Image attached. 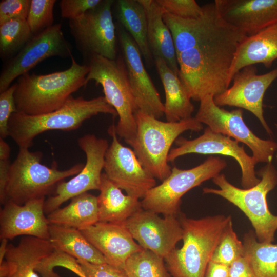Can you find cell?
<instances>
[{
	"label": "cell",
	"instance_id": "6da1fadb",
	"mask_svg": "<svg viewBox=\"0 0 277 277\" xmlns=\"http://www.w3.org/2000/svg\"><path fill=\"white\" fill-rule=\"evenodd\" d=\"M202 6V13L196 18L166 12L163 17L173 37L179 76L191 100L197 102L229 87L238 48L247 36L224 19L214 1Z\"/></svg>",
	"mask_w": 277,
	"mask_h": 277
},
{
	"label": "cell",
	"instance_id": "7a4b0ae2",
	"mask_svg": "<svg viewBox=\"0 0 277 277\" xmlns=\"http://www.w3.org/2000/svg\"><path fill=\"white\" fill-rule=\"evenodd\" d=\"M70 58L71 65L66 70L43 75L28 72L17 78L14 94L17 112L28 115L52 112L86 86L88 66L78 64L72 55Z\"/></svg>",
	"mask_w": 277,
	"mask_h": 277
},
{
	"label": "cell",
	"instance_id": "3957f363",
	"mask_svg": "<svg viewBox=\"0 0 277 277\" xmlns=\"http://www.w3.org/2000/svg\"><path fill=\"white\" fill-rule=\"evenodd\" d=\"M229 215H216L199 219L182 213L183 245L174 248L164 260L172 277H204Z\"/></svg>",
	"mask_w": 277,
	"mask_h": 277
},
{
	"label": "cell",
	"instance_id": "277c9868",
	"mask_svg": "<svg viewBox=\"0 0 277 277\" xmlns=\"http://www.w3.org/2000/svg\"><path fill=\"white\" fill-rule=\"evenodd\" d=\"M100 113L117 116L104 96L86 100L71 96L62 107L49 113L39 115L13 113L9 121V136L19 148H29L34 138L45 131L74 130L84 121Z\"/></svg>",
	"mask_w": 277,
	"mask_h": 277
},
{
	"label": "cell",
	"instance_id": "5b68a950",
	"mask_svg": "<svg viewBox=\"0 0 277 277\" xmlns=\"http://www.w3.org/2000/svg\"><path fill=\"white\" fill-rule=\"evenodd\" d=\"M136 132L127 143L133 148L143 167L163 182L171 173L168 156L172 144L186 131L199 132L203 124L195 117L176 122H164L140 111L135 113Z\"/></svg>",
	"mask_w": 277,
	"mask_h": 277
},
{
	"label": "cell",
	"instance_id": "8992f818",
	"mask_svg": "<svg viewBox=\"0 0 277 277\" xmlns=\"http://www.w3.org/2000/svg\"><path fill=\"white\" fill-rule=\"evenodd\" d=\"M260 182L249 188H240L230 183L224 174L212 179L218 189L205 187L204 194L219 195L241 210L250 221L258 240L272 243L277 230V215L269 211L268 193L277 185V170L272 163L266 164L258 172Z\"/></svg>",
	"mask_w": 277,
	"mask_h": 277
},
{
	"label": "cell",
	"instance_id": "52a82bcc",
	"mask_svg": "<svg viewBox=\"0 0 277 277\" xmlns=\"http://www.w3.org/2000/svg\"><path fill=\"white\" fill-rule=\"evenodd\" d=\"M43 153L21 147L11 163L6 189V202L18 205L54 194L65 179L76 175L84 164L78 163L66 170H58L56 163L49 167L41 163Z\"/></svg>",
	"mask_w": 277,
	"mask_h": 277
},
{
	"label": "cell",
	"instance_id": "ba28073f",
	"mask_svg": "<svg viewBox=\"0 0 277 277\" xmlns=\"http://www.w3.org/2000/svg\"><path fill=\"white\" fill-rule=\"evenodd\" d=\"M87 65L89 70L86 85L90 81H94L102 87L104 97L118 117L115 126L116 134L128 143L136 134L137 110L123 57L120 56L110 60L94 55L88 57Z\"/></svg>",
	"mask_w": 277,
	"mask_h": 277
},
{
	"label": "cell",
	"instance_id": "9c48e42d",
	"mask_svg": "<svg viewBox=\"0 0 277 277\" xmlns=\"http://www.w3.org/2000/svg\"><path fill=\"white\" fill-rule=\"evenodd\" d=\"M226 166L225 160L213 156L191 169H181L174 166L170 175L149 190L142 199V207L164 216H177L182 196L191 189L215 177Z\"/></svg>",
	"mask_w": 277,
	"mask_h": 277
},
{
	"label": "cell",
	"instance_id": "30bf717a",
	"mask_svg": "<svg viewBox=\"0 0 277 277\" xmlns=\"http://www.w3.org/2000/svg\"><path fill=\"white\" fill-rule=\"evenodd\" d=\"M195 118L214 132L228 136L246 145L252 151L256 163H272L277 149V143L258 137L243 120V110L237 108L228 111L217 106L214 96L208 95L200 102Z\"/></svg>",
	"mask_w": 277,
	"mask_h": 277
},
{
	"label": "cell",
	"instance_id": "8fae6325",
	"mask_svg": "<svg viewBox=\"0 0 277 277\" xmlns=\"http://www.w3.org/2000/svg\"><path fill=\"white\" fill-rule=\"evenodd\" d=\"M114 1H102L81 16L69 20L70 32L80 51L86 57H117L115 26L111 7Z\"/></svg>",
	"mask_w": 277,
	"mask_h": 277
},
{
	"label": "cell",
	"instance_id": "7c38bea8",
	"mask_svg": "<svg viewBox=\"0 0 277 277\" xmlns=\"http://www.w3.org/2000/svg\"><path fill=\"white\" fill-rule=\"evenodd\" d=\"M77 143L86 155V163L74 177L60 183L54 194L45 200L44 211L47 215L70 199L90 190H100L108 141L88 134L80 137Z\"/></svg>",
	"mask_w": 277,
	"mask_h": 277
},
{
	"label": "cell",
	"instance_id": "4fadbf2b",
	"mask_svg": "<svg viewBox=\"0 0 277 277\" xmlns=\"http://www.w3.org/2000/svg\"><path fill=\"white\" fill-rule=\"evenodd\" d=\"M108 132L112 142L105 156L104 173L127 195L142 199L156 186L155 179L143 167L134 151L119 142L114 124Z\"/></svg>",
	"mask_w": 277,
	"mask_h": 277
},
{
	"label": "cell",
	"instance_id": "5bb4252c",
	"mask_svg": "<svg viewBox=\"0 0 277 277\" xmlns=\"http://www.w3.org/2000/svg\"><path fill=\"white\" fill-rule=\"evenodd\" d=\"M60 24H56L34 35L23 49L3 68L0 74V93L11 83L44 60L52 56L72 55Z\"/></svg>",
	"mask_w": 277,
	"mask_h": 277
},
{
	"label": "cell",
	"instance_id": "9a60e30c",
	"mask_svg": "<svg viewBox=\"0 0 277 277\" xmlns=\"http://www.w3.org/2000/svg\"><path fill=\"white\" fill-rule=\"evenodd\" d=\"M174 143L176 147L170 150L168 162H173L180 156L190 153L231 156L237 161L240 166L243 188H251L260 181L255 171L256 163L252 156L246 152L244 146H240L236 141L214 132L208 127L197 138L189 140L179 137Z\"/></svg>",
	"mask_w": 277,
	"mask_h": 277
},
{
	"label": "cell",
	"instance_id": "2e32d148",
	"mask_svg": "<svg viewBox=\"0 0 277 277\" xmlns=\"http://www.w3.org/2000/svg\"><path fill=\"white\" fill-rule=\"evenodd\" d=\"M256 71L254 65L239 71L233 77L232 85L214 96V101L220 107L233 106L250 112L271 136L272 131L264 116L263 98L266 90L277 78V68L262 74Z\"/></svg>",
	"mask_w": 277,
	"mask_h": 277
},
{
	"label": "cell",
	"instance_id": "e0dca14e",
	"mask_svg": "<svg viewBox=\"0 0 277 277\" xmlns=\"http://www.w3.org/2000/svg\"><path fill=\"white\" fill-rule=\"evenodd\" d=\"M158 214L142 208L123 224L143 249L165 259L182 240L183 230L176 216Z\"/></svg>",
	"mask_w": 277,
	"mask_h": 277
},
{
	"label": "cell",
	"instance_id": "ac0fdd59",
	"mask_svg": "<svg viewBox=\"0 0 277 277\" xmlns=\"http://www.w3.org/2000/svg\"><path fill=\"white\" fill-rule=\"evenodd\" d=\"M121 27L119 41L136 110L159 119L164 115V104L144 67L139 48Z\"/></svg>",
	"mask_w": 277,
	"mask_h": 277
},
{
	"label": "cell",
	"instance_id": "d6986e66",
	"mask_svg": "<svg viewBox=\"0 0 277 277\" xmlns=\"http://www.w3.org/2000/svg\"><path fill=\"white\" fill-rule=\"evenodd\" d=\"M45 198L18 205L8 201L0 211V238L12 240L25 235L49 240V226L45 216Z\"/></svg>",
	"mask_w": 277,
	"mask_h": 277
},
{
	"label": "cell",
	"instance_id": "ffe728a7",
	"mask_svg": "<svg viewBox=\"0 0 277 277\" xmlns=\"http://www.w3.org/2000/svg\"><path fill=\"white\" fill-rule=\"evenodd\" d=\"M222 17L246 36L277 23V0H215Z\"/></svg>",
	"mask_w": 277,
	"mask_h": 277
},
{
	"label": "cell",
	"instance_id": "44dd1931",
	"mask_svg": "<svg viewBox=\"0 0 277 277\" xmlns=\"http://www.w3.org/2000/svg\"><path fill=\"white\" fill-rule=\"evenodd\" d=\"M81 231L107 264L122 270L129 256L143 249L123 224L98 222Z\"/></svg>",
	"mask_w": 277,
	"mask_h": 277
},
{
	"label": "cell",
	"instance_id": "7402d4cb",
	"mask_svg": "<svg viewBox=\"0 0 277 277\" xmlns=\"http://www.w3.org/2000/svg\"><path fill=\"white\" fill-rule=\"evenodd\" d=\"M54 248L49 240L25 236L18 244H9L5 259L0 264V277H41L37 265Z\"/></svg>",
	"mask_w": 277,
	"mask_h": 277
},
{
	"label": "cell",
	"instance_id": "603a6c76",
	"mask_svg": "<svg viewBox=\"0 0 277 277\" xmlns=\"http://www.w3.org/2000/svg\"><path fill=\"white\" fill-rule=\"evenodd\" d=\"M277 60V23L255 34L247 36L240 44L231 69L230 77L243 68L262 64L267 68Z\"/></svg>",
	"mask_w": 277,
	"mask_h": 277
},
{
	"label": "cell",
	"instance_id": "cb8c5ba5",
	"mask_svg": "<svg viewBox=\"0 0 277 277\" xmlns=\"http://www.w3.org/2000/svg\"><path fill=\"white\" fill-rule=\"evenodd\" d=\"M144 6L147 18V40L153 58L163 59L179 75L174 43L172 34L163 20L166 11L156 0H139Z\"/></svg>",
	"mask_w": 277,
	"mask_h": 277
},
{
	"label": "cell",
	"instance_id": "d4e9b609",
	"mask_svg": "<svg viewBox=\"0 0 277 277\" xmlns=\"http://www.w3.org/2000/svg\"><path fill=\"white\" fill-rule=\"evenodd\" d=\"M97 196L99 222L123 224L142 209L138 199L123 194L103 173Z\"/></svg>",
	"mask_w": 277,
	"mask_h": 277
},
{
	"label": "cell",
	"instance_id": "484cf974",
	"mask_svg": "<svg viewBox=\"0 0 277 277\" xmlns=\"http://www.w3.org/2000/svg\"><path fill=\"white\" fill-rule=\"evenodd\" d=\"M165 95L164 115L166 121L176 122L190 118L194 107L179 75L162 58H154Z\"/></svg>",
	"mask_w": 277,
	"mask_h": 277
},
{
	"label": "cell",
	"instance_id": "4316f807",
	"mask_svg": "<svg viewBox=\"0 0 277 277\" xmlns=\"http://www.w3.org/2000/svg\"><path fill=\"white\" fill-rule=\"evenodd\" d=\"M71 200L67 206L47 215L50 225L81 230L99 222L97 196L86 192Z\"/></svg>",
	"mask_w": 277,
	"mask_h": 277
},
{
	"label": "cell",
	"instance_id": "83f0119b",
	"mask_svg": "<svg viewBox=\"0 0 277 277\" xmlns=\"http://www.w3.org/2000/svg\"><path fill=\"white\" fill-rule=\"evenodd\" d=\"M49 234V240L54 249L76 260H83L94 264L107 263L103 255L87 240L81 230L50 225Z\"/></svg>",
	"mask_w": 277,
	"mask_h": 277
},
{
	"label": "cell",
	"instance_id": "f1b7e54d",
	"mask_svg": "<svg viewBox=\"0 0 277 277\" xmlns=\"http://www.w3.org/2000/svg\"><path fill=\"white\" fill-rule=\"evenodd\" d=\"M116 3L117 19L134 41L146 62L151 64L153 57L148 43L147 18L144 6L139 0H118Z\"/></svg>",
	"mask_w": 277,
	"mask_h": 277
},
{
	"label": "cell",
	"instance_id": "f546056e",
	"mask_svg": "<svg viewBox=\"0 0 277 277\" xmlns=\"http://www.w3.org/2000/svg\"><path fill=\"white\" fill-rule=\"evenodd\" d=\"M243 244L255 277H277V244L259 241L252 230L244 234Z\"/></svg>",
	"mask_w": 277,
	"mask_h": 277
},
{
	"label": "cell",
	"instance_id": "4dcf8cb0",
	"mask_svg": "<svg viewBox=\"0 0 277 277\" xmlns=\"http://www.w3.org/2000/svg\"><path fill=\"white\" fill-rule=\"evenodd\" d=\"M163 258L147 249L128 258L123 270L127 277H172Z\"/></svg>",
	"mask_w": 277,
	"mask_h": 277
},
{
	"label": "cell",
	"instance_id": "1f68e13d",
	"mask_svg": "<svg viewBox=\"0 0 277 277\" xmlns=\"http://www.w3.org/2000/svg\"><path fill=\"white\" fill-rule=\"evenodd\" d=\"M26 19L9 21L0 25V54L6 58L19 52L33 36Z\"/></svg>",
	"mask_w": 277,
	"mask_h": 277
},
{
	"label": "cell",
	"instance_id": "d6a6232c",
	"mask_svg": "<svg viewBox=\"0 0 277 277\" xmlns=\"http://www.w3.org/2000/svg\"><path fill=\"white\" fill-rule=\"evenodd\" d=\"M243 255V244L234 231L231 219L225 227L210 261L229 266Z\"/></svg>",
	"mask_w": 277,
	"mask_h": 277
},
{
	"label": "cell",
	"instance_id": "836d02e7",
	"mask_svg": "<svg viewBox=\"0 0 277 277\" xmlns=\"http://www.w3.org/2000/svg\"><path fill=\"white\" fill-rule=\"evenodd\" d=\"M26 21L33 35L52 26L55 0H31Z\"/></svg>",
	"mask_w": 277,
	"mask_h": 277
},
{
	"label": "cell",
	"instance_id": "e575fe53",
	"mask_svg": "<svg viewBox=\"0 0 277 277\" xmlns=\"http://www.w3.org/2000/svg\"><path fill=\"white\" fill-rule=\"evenodd\" d=\"M56 267L68 269L78 276L83 272L76 259L55 249L37 265L36 271L41 277H61L54 271Z\"/></svg>",
	"mask_w": 277,
	"mask_h": 277
},
{
	"label": "cell",
	"instance_id": "d590c367",
	"mask_svg": "<svg viewBox=\"0 0 277 277\" xmlns=\"http://www.w3.org/2000/svg\"><path fill=\"white\" fill-rule=\"evenodd\" d=\"M166 12L182 18H196L202 13V6L194 0H156Z\"/></svg>",
	"mask_w": 277,
	"mask_h": 277
},
{
	"label": "cell",
	"instance_id": "8d00e7d4",
	"mask_svg": "<svg viewBox=\"0 0 277 277\" xmlns=\"http://www.w3.org/2000/svg\"><path fill=\"white\" fill-rule=\"evenodd\" d=\"M15 83L0 93V136L5 138L9 136L8 123L12 114L17 112L14 94Z\"/></svg>",
	"mask_w": 277,
	"mask_h": 277
},
{
	"label": "cell",
	"instance_id": "74e56055",
	"mask_svg": "<svg viewBox=\"0 0 277 277\" xmlns=\"http://www.w3.org/2000/svg\"><path fill=\"white\" fill-rule=\"evenodd\" d=\"M30 0H2L0 2V25L11 20L26 19Z\"/></svg>",
	"mask_w": 277,
	"mask_h": 277
},
{
	"label": "cell",
	"instance_id": "f35d334b",
	"mask_svg": "<svg viewBox=\"0 0 277 277\" xmlns=\"http://www.w3.org/2000/svg\"><path fill=\"white\" fill-rule=\"evenodd\" d=\"M102 0H62L60 2L61 16L69 20L76 18L98 6Z\"/></svg>",
	"mask_w": 277,
	"mask_h": 277
},
{
	"label": "cell",
	"instance_id": "ab89813d",
	"mask_svg": "<svg viewBox=\"0 0 277 277\" xmlns=\"http://www.w3.org/2000/svg\"><path fill=\"white\" fill-rule=\"evenodd\" d=\"M83 273L87 277H125L123 270L107 263L94 264L77 260Z\"/></svg>",
	"mask_w": 277,
	"mask_h": 277
},
{
	"label": "cell",
	"instance_id": "60d3db41",
	"mask_svg": "<svg viewBox=\"0 0 277 277\" xmlns=\"http://www.w3.org/2000/svg\"><path fill=\"white\" fill-rule=\"evenodd\" d=\"M229 277H255L246 258L241 256L229 266Z\"/></svg>",
	"mask_w": 277,
	"mask_h": 277
},
{
	"label": "cell",
	"instance_id": "b9f144b4",
	"mask_svg": "<svg viewBox=\"0 0 277 277\" xmlns=\"http://www.w3.org/2000/svg\"><path fill=\"white\" fill-rule=\"evenodd\" d=\"M10 164L9 158H0V202L3 205L6 202V189Z\"/></svg>",
	"mask_w": 277,
	"mask_h": 277
},
{
	"label": "cell",
	"instance_id": "7bdbcfd3",
	"mask_svg": "<svg viewBox=\"0 0 277 277\" xmlns=\"http://www.w3.org/2000/svg\"><path fill=\"white\" fill-rule=\"evenodd\" d=\"M204 277H229V266L210 261Z\"/></svg>",
	"mask_w": 277,
	"mask_h": 277
},
{
	"label": "cell",
	"instance_id": "ee69618b",
	"mask_svg": "<svg viewBox=\"0 0 277 277\" xmlns=\"http://www.w3.org/2000/svg\"><path fill=\"white\" fill-rule=\"evenodd\" d=\"M10 147L3 138H0V158H9Z\"/></svg>",
	"mask_w": 277,
	"mask_h": 277
},
{
	"label": "cell",
	"instance_id": "f6af8a7d",
	"mask_svg": "<svg viewBox=\"0 0 277 277\" xmlns=\"http://www.w3.org/2000/svg\"><path fill=\"white\" fill-rule=\"evenodd\" d=\"M8 240L5 239H1L0 245V264L4 261L7 251L8 246Z\"/></svg>",
	"mask_w": 277,
	"mask_h": 277
},
{
	"label": "cell",
	"instance_id": "bcb514c9",
	"mask_svg": "<svg viewBox=\"0 0 277 277\" xmlns=\"http://www.w3.org/2000/svg\"><path fill=\"white\" fill-rule=\"evenodd\" d=\"M79 277H87V276H86V275H85L84 273H83L82 274H81L79 276Z\"/></svg>",
	"mask_w": 277,
	"mask_h": 277
},
{
	"label": "cell",
	"instance_id": "7dc6e473",
	"mask_svg": "<svg viewBox=\"0 0 277 277\" xmlns=\"http://www.w3.org/2000/svg\"><path fill=\"white\" fill-rule=\"evenodd\" d=\"M275 125H276V127L277 128V124H276ZM276 159H277V149H276Z\"/></svg>",
	"mask_w": 277,
	"mask_h": 277
},
{
	"label": "cell",
	"instance_id": "c3c4849f",
	"mask_svg": "<svg viewBox=\"0 0 277 277\" xmlns=\"http://www.w3.org/2000/svg\"><path fill=\"white\" fill-rule=\"evenodd\" d=\"M125 277H127L126 276Z\"/></svg>",
	"mask_w": 277,
	"mask_h": 277
}]
</instances>
